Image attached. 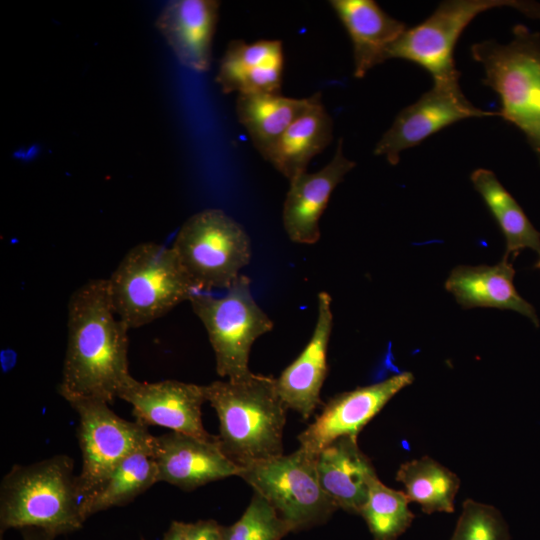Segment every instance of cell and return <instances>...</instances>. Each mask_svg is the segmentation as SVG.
Listing matches in <instances>:
<instances>
[{
    "label": "cell",
    "instance_id": "obj_16",
    "mask_svg": "<svg viewBox=\"0 0 540 540\" xmlns=\"http://www.w3.org/2000/svg\"><path fill=\"white\" fill-rule=\"evenodd\" d=\"M317 321L300 355L276 378L279 396L288 409L308 419L319 406L320 391L327 375V349L333 327L331 297L318 294Z\"/></svg>",
    "mask_w": 540,
    "mask_h": 540
},
{
    "label": "cell",
    "instance_id": "obj_28",
    "mask_svg": "<svg viewBox=\"0 0 540 540\" xmlns=\"http://www.w3.org/2000/svg\"><path fill=\"white\" fill-rule=\"evenodd\" d=\"M289 533L288 524L256 492L242 516L232 525L222 526L223 540H282Z\"/></svg>",
    "mask_w": 540,
    "mask_h": 540
},
{
    "label": "cell",
    "instance_id": "obj_11",
    "mask_svg": "<svg viewBox=\"0 0 540 540\" xmlns=\"http://www.w3.org/2000/svg\"><path fill=\"white\" fill-rule=\"evenodd\" d=\"M499 116L473 105L462 92L459 82L433 83L431 89L411 105L403 108L374 148L396 165L400 154L447 126L468 118Z\"/></svg>",
    "mask_w": 540,
    "mask_h": 540
},
{
    "label": "cell",
    "instance_id": "obj_12",
    "mask_svg": "<svg viewBox=\"0 0 540 540\" xmlns=\"http://www.w3.org/2000/svg\"><path fill=\"white\" fill-rule=\"evenodd\" d=\"M413 381L411 372H401L383 381L336 395L328 401L315 421L298 435L300 447L317 456L339 437L357 438L369 421Z\"/></svg>",
    "mask_w": 540,
    "mask_h": 540
},
{
    "label": "cell",
    "instance_id": "obj_26",
    "mask_svg": "<svg viewBox=\"0 0 540 540\" xmlns=\"http://www.w3.org/2000/svg\"><path fill=\"white\" fill-rule=\"evenodd\" d=\"M396 480L405 487L410 502L417 503L423 512L452 513L459 490V477L429 456L404 462Z\"/></svg>",
    "mask_w": 540,
    "mask_h": 540
},
{
    "label": "cell",
    "instance_id": "obj_13",
    "mask_svg": "<svg viewBox=\"0 0 540 540\" xmlns=\"http://www.w3.org/2000/svg\"><path fill=\"white\" fill-rule=\"evenodd\" d=\"M118 398L132 406L136 421L145 426L165 427L204 441L218 440L203 426L201 407L206 399L202 385L177 380L143 382L133 377Z\"/></svg>",
    "mask_w": 540,
    "mask_h": 540
},
{
    "label": "cell",
    "instance_id": "obj_10",
    "mask_svg": "<svg viewBox=\"0 0 540 540\" xmlns=\"http://www.w3.org/2000/svg\"><path fill=\"white\" fill-rule=\"evenodd\" d=\"M77 412V438L82 467L77 474L82 501L96 492L115 468L131 453L154 448L147 426L125 420L107 402L95 399L68 401Z\"/></svg>",
    "mask_w": 540,
    "mask_h": 540
},
{
    "label": "cell",
    "instance_id": "obj_6",
    "mask_svg": "<svg viewBox=\"0 0 540 540\" xmlns=\"http://www.w3.org/2000/svg\"><path fill=\"white\" fill-rule=\"evenodd\" d=\"M171 247L197 292L228 289L252 254L245 229L220 209L189 217Z\"/></svg>",
    "mask_w": 540,
    "mask_h": 540
},
{
    "label": "cell",
    "instance_id": "obj_21",
    "mask_svg": "<svg viewBox=\"0 0 540 540\" xmlns=\"http://www.w3.org/2000/svg\"><path fill=\"white\" fill-rule=\"evenodd\" d=\"M514 275L513 264L507 257L494 266L460 265L449 274L445 288L463 309L490 307L513 310L539 326L534 307L514 287Z\"/></svg>",
    "mask_w": 540,
    "mask_h": 540
},
{
    "label": "cell",
    "instance_id": "obj_29",
    "mask_svg": "<svg viewBox=\"0 0 540 540\" xmlns=\"http://www.w3.org/2000/svg\"><path fill=\"white\" fill-rule=\"evenodd\" d=\"M450 540H511V536L497 508L467 499Z\"/></svg>",
    "mask_w": 540,
    "mask_h": 540
},
{
    "label": "cell",
    "instance_id": "obj_15",
    "mask_svg": "<svg viewBox=\"0 0 540 540\" xmlns=\"http://www.w3.org/2000/svg\"><path fill=\"white\" fill-rule=\"evenodd\" d=\"M355 166L344 155L343 140L339 139L333 158L322 169L290 181L283 206V226L290 240L300 244L319 240V220L331 194Z\"/></svg>",
    "mask_w": 540,
    "mask_h": 540
},
{
    "label": "cell",
    "instance_id": "obj_33",
    "mask_svg": "<svg viewBox=\"0 0 540 540\" xmlns=\"http://www.w3.org/2000/svg\"><path fill=\"white\" fill-rule=\"evenodd\" d=\"M535 267H536L537 269H540V259H539V261L536 263Z\"/></svg>",
    "mask_w": 540,
    "mask_h": 540
},
{
    "label": "cell",
    "instance_id": "obj_9",
    "mask_svg": "<svg viewBox=\"0 0 540 540\" xmlns=\"http://www.w3.org/2000/svg\"><path fill=\"white\" fill-rule=\"evenodd\" d=\"M316 458L299 447L242 467L239 477L275 508L291 532L307 530L324 524L338 509L320 484Z\"/></svg>",
    "mask_w": 540,
    "mask_h": 540
},
{
    "label": "cell",
    "instance_id": "obj_19",
    "mask_svg": "<svg viewBox=\"0 0 540 540\" xmlns=\"http://www.w3.org/2000/svg\"><path fill=\"white\" fill-rule=\"evenodd\" d=\"M331 7L346 29L353 47L354 77L387 60L389 47L407 29L373 0H331Z\"/></svg>",
    "mask_w": 540,
    "mask_h": 540
},
{
    "label": "cell",
    "instance_id": "obj_3",
    "mask_svg": "<svg viewBox=\"0 0 540 540\" xmlns=\"http://www.w3.org/2000/svg\"><path fill=\"white\" fill-rule=\"evenodd\" d=\"M73 459L58 454L27 465L15 464L0 484V531L34 527L55 538L82 528Z\"/></svg>",
    "mask_w": 540,
    "mask_h": 540
},
{
    "label": "cell",
    "instance_id": "obj_14",
    "mask_svg": "<svg viewBox=\"0 0 540 540\" xmlns=\"http://www.w3.org/2000/svg\"><path fill=\"white\" fill-rule=\"evenodd\" d=\"M153 456L158 481L185 491L239 476L241 471V467L222 452L218 440L204 441L174 431L155 436Z\"/></svg>",
    "mask_w": 540,
    "mask_h": 540
},
{
    "label": "cell",
    "instance_id": "obj_5",
    "mask_svg": "<svg viewBox=\"0 0 540 540\" xmlns=\"http://www.w3.org/2000/svg\"><path fill=\"white\" fill-rule=\"evenodd\" d=\"M107 283L113 310L129 330L155 321L197 292L172 247L153 242L132 247Z\"/></svg>",
    "mask_w": 540,
    "mask_h": 540
},
{
    "label": "cell",
    "instance_id": "obj_22",
    "mask_svg": "<svg viewBox=\"0 0 540 540\" xmlns=\"http://www.w3.org/2000/svg\"><path fill=\"white\" fill-rule=\"evenodd\" d=\"M332 138L333 122L317 92L312 105L290 125L266 160L291 181L307 172L312 158L321 153Z\"/></svg>",
    "mask_w": 540,
    "mask_h": 540
},
{
    "label": "cell",
    "instance_id": "obj_34",
    "mask_svg": "<svg viewBox=\"0 0 540 540\" xmlns=\"http://www.w3.org/2000/svg\"><path fill=\"white\" fill-rule=\"evenodd\" d=\"M1 540H3V539H2V536H1Z\"/></svg>",
    "mask_w": 540,
    "mask_h": 540
},
{
    "label": "cell",
    "instance_id": "obj_2",
    "mask_svg": "<svg viewBox=\"0 0 540 540\" xmlns=\"http://www.w3.org/2000/svg\"><path fill=\"white\" fill-rule=\"evenodd\" d=\"M219 420V447L238 466L283 455L287 406L272 376L251 373L202 385Z\"/></svg>",
    "mask_w": 540,
    "mask_h": 540
},
{
    "label": "cell",
    "instance_id": "obj_23",
    "mask_svg": "<svg viewBox=\"0 0 540 540\" xmlns=\"http://www.w3.org/2000/svg\"><path fill=\"white\" fill-rule=\"evenodd\" d=\"M309 98H290L281 93L240 94L236 100L239 123L266 160L290 125L313 103Z\"/></svg>",
    "mask_w": 540,
    "mask_h": 540
},
{
    "label": "cell",
    "instance_id": "obj_30",
    "mask_svg": "<svg viewBox=\"0 0 540 540\" xmlns=\"http://www.w3.org/2000/svg\"><path fill=\"white\" fill-rule=\"evenodd\" d=\"M190 540H223L222 525L213 519L186 523Z\"/></svg>",
    "mask_w": 540,
    "mask_h": 540
},
{
    "label": "cell",
    "instance_id": "obj_1",
    "mask_svg": "<svg viewBox=\"0 0 540 540\" xmlns=\"http://www.w3.org/2000/svg\"><path fill=\"white\" fill-rule=\"evenodd\" d=\"M128 327L115 314L107 278L91 279L72 293L67 347L59 394L68 402L112 403L133 378L128 366Z\"/></svg>",
    "mask_w": 540,
    "mask_h": 540
},
{
    "label": "cell",
    "instance_id": "obj_24",
    "mask_svg": "<svg viewBox=\"0 0 540 540\" xmlns=\"http://www.w3.org/2000/svg\"><path fill=\"white\" fill-rule=\"evenodd\" d=\"M470 179L505 237L504 257H516L525 248L536 251L540 256V232L532 225L495 173L489 169L478 168L472 172Z\"/></svg>",
    "mask_w": 540,
    "mask_h": 540
},
{
    "label": "cell",
    "instance_id": "obj_25",
    "mask_svg": "<svg viewBox=\"0 0 540 540\" xmlns=\"http://www.w3.org/2000/svg\"><path fill=\"white\" fill-rule=\"evenodd\" d=\"M158 481L153 450H138L121 461L105 483L82 501L86 521L92 515L112 507L124 506Z\"/></svg>",
    "mask_w": 540,
    "mask_h": 540
},
{
    "label": "cell",
    "instance_id": "obj_7",
    "mask_svg": "<svg viewBox=\"0 0 540 540\" xmlns=\"http://www.w3.org/2000/svg\"><path fill=\"white\" fill-rule=\"evenodd\" d=\"M509 7L531 19L540 20V3L526 0H446L433 13L404 33L387 50L386 58L419 65L433 83L459 82L454 49L464 29L479 14Z\"/></svg>",
    "mask_w": 540,
    "mask_h": 540
},
{
    "label": "cell",
    "instance_id": "obj_32",
    "mask_svg": "<svg viewBox=\"0 0 540 540\" xmlns=\"http://www.w3.org/2000/svg\"><path fill=\"white\" fill-rule=\"evenodd\" d=\"M23 540H54L55 537L42 529L26 527L20 529Z\"/></svg>",
    "mask_w": 540,
    "mask_h": 540
},
{
    "label": "cell",
    "instance_id": "obj_27",
    "mask_svg": "<svg viewBox=\"0 0 540 540\" xmlns=\"http://www.w3.org/2000/svg\"><path fill=\"white\" fill-rule=\"evenodd\" d=\"M409 499L376 478L361 509L373 540H397L412 524L415 515L409 509Z\"/></svg>",
    "mask_w": 540,
    "mask_h": 540
},
{
    "label": "cell",
    "instance_id": "obj_4",
    "mask_svg": "<svg viewBox=\"0 0 540 540\" xmlns=\"http://www.w3.org/2000/svg\"><path fill=\"white\" fill-rule=\"evenodd\" d=\"M471 56L500 98L498 115L524 134L540 165V34L517 24L510 41L474 43Z\"/></svg>",
    "mask_w": 540,
    "mask_h": 540
},
{
    "label": "cell",
    "instance_id": "obj_17",
    "mask_svg": "<svg viewBox=\"0 0 540 540\" xmlns=\"http://www.w3.org/2000/svg\"><path fill=\"white\" fill-rule=\"evenodd\" d=\"M219 7L215 0H176L156 20L179 62L193 71L205 72L210 67Z\"/></svg>",
    "mask_w": 540,
    "mask_h": 540
},
{
    "label": "cell",
    "instance_id": "obj_20",
    "mask_svg": "<svg viewBox=\"0 0 540 540\" xmlns=\"http://www.w3.org/2000/svg\"><path fill=\"white\" fill-rule=\"evenodd\" d=\"M284 53L279 40L231 41L216 81L224 93H281Z\"/></svg>",
    "mask_w": 540,
    "mask_h": 540
},
{
    "label": "cell",
    "instance_id": "obj_18",
    "mask_svg": "<svg viewBox=\"0 0 540 540\" xmlns=\"http://www.w3.org/2000/svg\"><path fill=\"white\" fill-rule=\"evenodd\" d=\"M316 468L323 490L338 509L360 515L378 477L357 438L342 436L327 445L317 454Z\"/></svg>",
    "mask_w": 540,
    "mask_h": 540
},
{
    "label": "cell",
    "instance_id": "obj_8",
    "mask_svg": "<svg viewBox=\"0 0 540 540\" xmlns=\"http://www.w3.org/2000/svg\"><path fill=\"white\" fill-rule=\"evenodd\" d=\"M250 279L240 274L222 296L195 292L190 303L204 325L220 377L237 380L250 375L249 353L255 340L273 328V322L252 296Z\"/></svg>",
    "mask_w": 540,
    "mask_h": 540
},
{
    "label": "cell",
    "instance_id": "obj_31",
    "mask_svg": "<svg viewBox=\"0 0 540 540\" xmlns=\"http://www.w3.org/2000/svg\"><path fill=\"white\" fill-rule=\"evenodd\" d=\"M162 540H190L187 534L186 523L172 521Z\"/></svg>",
    "mask_w": 540,
    "mask_h": 540
}]
</instances>
